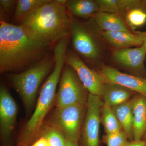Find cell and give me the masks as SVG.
Segmentation results:
<instances>
[{"label": "cell", "mask_w": 146, "mask_h": 146, "mask_svg": "<svg viewBox=\"0 0 146 146\" xmlns=\"http://www.w3.org/2000/svg\"><path fill=\"white\" fill-rule=\"evenodd\" d=\"M52 48L36 41L19 25L0 22V74L25 70L51 54Z\"/></svg>", "instance_id": "6da1fadb"}, {"label": "cell", "mask_w": 146, "mask_h": 146, "mask_svg": "<svg viewBox=\"0 0 146 146\" xmlns=\"http://www.w3.org/2000/svg\"><path fill=\"white\" fill-rule=\"evenodd\" d=\"M67 0H49L18 25L31 37L52 48L70 35L73 16L65 6Z\"/></svg>", "instance_id": "7a4b0ae2"}, {"label": "cell", "mask_w": 146, "mask_h": 146, "mask_svg": "<svg viewBox=\"0 0 146 146\" xmlns=\"http://www.w3.org/2000/svg\"><path fill=\"white\" fill-rule=\"evenodd\" d=\"M68 45L66 41L62 40L54 47V68L42 86L34 112L19 133L16 146H30L39 138L41 127L55 105L56 89L65 65V55Z\"/></svg>", "instance_id": "3957f363"}, {"label": "cell", "mask_w": 146, "mask_h": 146, "mask_svg": "<svg viewBox=\"0 0 146 146\" xmlns=\"http://www.w3.org/2000/svg\"><path fill=\"white\" fill-rule=\"evenodd\" d=\"M70 37L74 51L80 56L91 66H103L107 43L94 18L80 20L73 17Z\"/></svg>", "instance_id": "277c9868"}, {"label": "cell", "mask_w": 146, "mask_h": 146, "mask_svg": "<svg viewBox=\"0 0 146 146\" xmlns=\"http://www.w3.org/2000/svg\"><path fill=\"white\" fill-rule=\"evenodd\" d=\"M54 65L53 54H51L25 70L5 74L9 85L21 98L28 115L35 107L40 86L52 72Z\"/></svg>", "instance_id": "5b68a950"}, {"label": "cell", "mask_w": 146, "mask_h": 146, "mask_svg": "<svg viewBox=\"0 0 146 146\" xmlns=\"http://www.w3.org/2000/svg\"><path fill=\"white\" fill-rule=\"evenodd\" d=\"M86 110V105L79 104L56 107L44 123L59 129L68 141L78 143Z\"/></svg>", "instance_id": "8992f818"}, {"label": "cell", "mask_w": 146, "mask_h": 146, "mask_svg": "<svg viewBox=\"0 0 146 146\" xmlns=\"http://www.w3.org/2000/svg\"><path fill=\"white\" fill-rule=\"evenodd\" d=\"M89 94L76 71L65 64L56 92V107L75 104L86 105Z\"/></svg>", "instance_id": "52a82bcc"}, {"label": "cell", "mask_w": 146, "mask_h": 146, "mask_svg": "<svg viewBox=\"0 0 146 146\" xmlns=\"http://www.w3.org/2000/svg\"><path fill=\"white\" fill-rule=\"evenodd\" d=\"M18 105L3 82L0 85V141L1 146L14 145Z\"/></svg>", "instance_id": "ba28073f"}, {"label": "cell", "mask_w": 146, "mask_h": 146, "mask_svg": "<svg viewBox=\"0 0 146 146\" xmlns=\"http://www.w3.org/2000/svg\"><path fill=\"white\" fill-rule=\"evenodd\" d=\"M103 104L100 96L89 94L86 116L78 142L79 146H100V112Z\"/></svg>", "instance_id": "9c48e42d"}, {"label": "cell", "mask_w": 146, "mask_h": 146, "mask_svg": "<svg viewBox=\"0 0 146 146\" xmlns=\"http://www.w3.org/2000/svg\"><path fill=\"white\" fill-rule=\"evenodd\" d=\"M65 63L74 70L89 94L100 96L105 82L100 72L90 69L74 51L70 49L66 51Z\"/></svg>", "instance_id": "30bf717a"}, {"label": "cell", "mask_w": 146, "mask_h": 146, "mask_svg": "<svg viewBox=\"0 0 146 146\" xmlns=\"http://www.w3.org/2000/svg\"><path fill=\"white\" fill-rule=\"evenodd\" d=\"M100 72L103 77L105 82L119 84L146 97L145 78L121 72L109 66H103Z\"/></svg>", "instance_id": "8fae6325"}, {"label": "cell", "mask_w": 146, "mask_h": 146, "mask_svg": "<svg viewBox=\"0 0 146 146\" xmlns=\"http://www.w3.org/2000/svg\"><path fill=\"white\" fill-rule=\"evenodd\" d=\"M146 55L145 50L141 46L115 49L112 54L115 63L141 75L145 73L144 62Z\"/></svg>", "instance_id": "7c38bea8"}, {"label": "cell", "mask_w": 146, "mask_h": 146, "mask_svg": "<svg viewBox=\"0 0 146 146\" xmlns=\"http://www.w3.org/2000/svg\"><path fill=\"white\" fill-rule=\"evenodd\" d=\"M136 94L134 91L119 84L105 82L100 96L104 103L112 107L127 102Z\"/></svg>", "instance_id": "4fadbf2b"}, {"label": "cell", "mask_w": 146, "mask_h": 146, "mask_svg": "<svg viewBox=\"0 0 146 146\" xmlns=\"http://www.w3.org/2000/svg\"><path fill=\"white\" fill-rule=\"evenodd\" d=\"M133 98L134 141H141L146 131V97L136 94Z\"/></svg>", "instance_id": "5bb4252c"}, {"label": "cell", "mask_w": 146, "mask_h": 146, "mask_svg": "<svg viewBox=\"0 0 146 146\" xmlns=\"http://www.w3.org/2000/svg\"><path fill=\"white\" fill-rule=\"evenodd\" d=\"M93 18L102 31L132 33L126 23L123 16L121 14L99 11Z\"/></svg>", "instance_id": "9a60e30c"}, {"label": "cell", "mask_w": 146, "mask_h": 146, "mask_svg": "<svg viewBox=\"0 0 146 146\" xmlns=\"http://www.w3.org/2000/svg\"><path fill=\"white\" fill-rule=\"evenodd\" d=\"M133 97L125 102L111 107L122 129L126 133L130 142L134 141Z\"/></svg>", "instance_id": "2e32d148"}, {"label": "cell", "mask_w": 146, "mask_h": 146, "mask_svg": "<svg viewBox=\"0 0 146 146\" xmlns=\"http://www.w3.org/2000/svg\"><path fill=\"white\" fill-rule=\"evenodd\" d=\"M102 35L107 44L115 49L141 47L142 42L134 33L123 31H103Z\"/></svg>", "instance_id": "e0dca14e"}, {"label": "cell", "mask_w": 146, "mask_h": 146, "mask_svg": "<svg viewBox=\"0 0 146 146\" xmlns=\"http://www.w3.org/2000/svg\"><path fill=\"white\" fill-rule=\"evenodd\" d=\"M65 6L73 17L84 20L93 18L100 11L96 0H67Z\"/></svg>", "instance_id": "ac0fdd59"}, {"label": "cell", "mask_w": 146, "mask_h": 146, "mask_svg": "<svg viewBox=\"0 0 146 146\" xmlns=\"http://www.w3.org/2000/svg\"><path fill=\"white\" fill-rule=\"evenodd\" d=\"M49 0H17L13 20L19 24L27 16Z\"/></svg>", "instance_id": "d6986e66"}, {"label": "cell", "mask_w": 146, "mask_h": 146, "mask_svg": "<svg viewBox=\"0 0 146 146\" xmlns=\"http://www.w3.org/2000/svg\"><path fill=\"white\" fill-rule=\"evenodd\" d=\"M100 116V122L104 126L106 134L122 131L112 108L109 105L103 104L101 108Z\"/></svg>", "instance_id": "ffe728a7"}, {"label": "cell", "mask_w": 146, "mask_h": 146, "mask_svg": "<svg viewBox=\"0 0 146 146\" xmlns=\"http://www.w3.org/2000/svg\"><path fill=\"white\" fill-rule=\"evenodd\" d=\"M41 137L46 138L50 146H66L68 141L60 130L44 123L40 130L39 138Z\"/></svg>", "instance_id": "44dd1931"}, {"label": "cell", "mask_w": 146, "mask_h": 146, "mask_svg": "<svg viewBox=\"0 0 146 146\" xmlns=\"http://www.w3.org/2000/svg\"><path fill=\"white\" fill-rule=\"evenodd\" d=\"M123 17L127 26L133 32L137 28L143 26L146 23V13L139 8L129 11Z\"/></svg>", "instance_id": "7402d4cb"}, {"label": "cell", "mask_w": 146, "mask_h": 146, "mask_svg": "<svg viewBox=\"0 0 146 146\" xmlns=\"http://www.w3.org/2000/svg\"><path fill=\"white\" fill-rule=\"evenodd\" d=\"M102 142L107 146H126L130 141L123 131L106 134L102 138Z\"/></svg>", "instance_id": "603a6c76"}, {"label": "cell", "mask_w": 146, "mask_h": 146, "mask_svg": "<svg viewBox=\"0 0 146 146\" xmlns=\"http://www.w3.org/2000/svg\"><path fill=\"white\" fill-rule=\"evenodd\" d=\"M100 11L121 14L118 0H96Z\"/></svg>", "instance_id": "cb8c5ba5"}, {"label": "cell", "mask_w": 146, "mask_h": 146, "mask_svg": "<svg viewBox=\"0 0 146 146\" xmlns=\"http://www.w3.org/2000/svg\"><path fill=\"white\" fill-rule=\"evenodd\" d=\"M121 15L123 16L129 11L139 8L140 0H118Z\"/></svg>", "instance_id": "d4e9b609"}, {"label": "cell", "mask_w": 146, "mask_h": 146, "mask_svg": "<svg viewBox=\"0 0 146 146\" xmlns=\"http://www.w3.org/2000/svg\"><path fill=\"white\" fill-rule=\"evenodd\" d=\"M16 4V1L13 0H1L0 1V8L1 13L4 14L5 16H10L11 11L13 6Z\"/></svg>", "instance_id": "484cf974"}, {"label": "cell", "mask_w": 146, "mask_h": 146, "mask_svg": "<svg viewBox=\"0 0 146 146\" xmlns=\"http://www.w3.org/2000/svg\"><path fill=\"white\" fill-rule=\"evenodd\" d=\"M133 32L141 39L142 42L141 47L143 48L146 51V32L135 31Z\"/></svg>", "instance_id": "4316f807"}, {"label": "cell", "mask_w": 146, "mask_h": 146, "mask_svg": "<svg viewBox=\"0 0 146 146\" xmlns=\"http://www.w3.org/2000/svg\"><path fill=\"white\" fill-rule=\"evenodd\" d=\"M30 146H50V144L46 138L41 137Z\"/></svg>", "instance_id": "83f0119b"}, {"label": "cell", "mask_w": 146, "mask_h": 146, "mask_svg": "<svg viewBox=\"0 0 146 146\" xmlns=\"http://www.w3.org/2000/svg\"><path fill=\"white\" fill-rule=\"evenodd\" d=\"M126 146H146V140L131 141Z\"/></svg>", "instance_id": "f1b7e54d"}, {"label": "cell", "mask_w": 146, "mask_h": 146, "mask_svg": "<svg viewBox=\"0 0 146 146\" xmlns=\"http://www.w3.org/2000/svg\"><path fill=\"white\" fill-rule=\"evenodd\" d=\"M139 8L141 9L146 13V0H140Z\"/></svg>", "instance_id": "f546056e"}, {"label": "cell", "mask_w": 146, "mask_h": 146, "mask_svg": "<svg viewBox=\"0 0 146 146\" xmlns=\"http://www.w3.org/2000/svg\"><path fill=\"white\" fill-rule=\"evenodd\" d=\"M66 146H79L78 143H74L71 141H68Z\"/></svg>", "instance_id": "4dcf8cb0"}, {"label": "cell", "mask_w": 146, "mask_h": 146, "mask_svg": "<svg viewBox=\"0 0 146 146\" xmlns=\"http://www.w3.org/2000/svg\"><path fill=\"white\" fill-rule=\"evenodd\" d=\"M142 140H146V131L145 133V134H144Z\"/></svg>", "instance_id": "1f68e13d"}, {"label": "cell", "mask_w": 146, "mask_h": 146, "mask_svg": "<svg viewBox=\"0 0 146 146\" xmlns=\"http://www.w3.org/2000/svg\"></svg>", "instance_id": "d6a6232c"}, {"label": "cell", "mask_w": 146, "mask_h": 146, "mask_svg": "<svg viewBox=\"0 0 146 146\" xmlns=\"http://www.w3.org/2000/svg\"></svg>", "instance_id": "836d02e7"}]
</instances>
